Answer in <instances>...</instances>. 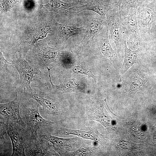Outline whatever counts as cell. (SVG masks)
Instances as JSON below:
<instances>
[{
	"label": "cell",
	"mask_w": 156,
	"mask_h": 156,
	"mask_svg": "<svg viewBox=\"0 0 156 156\" xmlns=\"http://www.w3.org/2000/svg\"><path fill=\"white\" fill-rule=\"evenodd\" d=\"M68 54V52L53 48L47 45L38 47L34 57L29 62L39 69L47 68L52 62L60 65Z\"/></svg>",
	"instance_id": "cell-1"
},
{
	"label": "cell",
	"mask_w": 156,
	"mask_h": 156,
	"mask_svg": "<svg viewBox=\"0 0 156 156\" xmlns=\"http://www.w3.org/2000/svg\"><path fill=\"white\" fill-rule=\"evenodd\" d=\"M39 104L34 107H28L23 105V109L27 122L26 133L28 143L37 140L38 130L57 122L49 121L42 117L38 111Z\"/></svg>",
	"instance_id": "cell-2"
},
{
	"label": "cell",
	"mask_w": 156,
	"mask_h": 156,
	"mask_svg": "<svg viewBox=\"0 0 156 156\" xmlns=\"http://www.w3.org/2000/svg\"><path fill=\"white\" fill-rule=\"evenodd\" d=\"M12 63L18 72L20 79V84L23 88L24 92L26 91V93L32 92L30 83L33 81L34 75L40 73V70L27 61L24 55H20L14 60Z\"/></svg>",
	"instance_id": "cell-3"
},
{
	"label": "cell",
	"mask_w": 156,
	"mask_h": 156,
	"mask_svg": "<svg viewBox=\"0 0 156 156\" xmlns=\"http://www.w3.org/2000/svg\"><path fill=\"white\" fill-rule=\"evenodd\" d=\"M105 20L109 31L111 39L115 44L117 52L121 51L125 40L121 28L122 18L118 7L116 5L106 14Z\"/></svg>",
	"instance_id": "cell-4"
},
{
	"label": "cell",
	"mask_w": 156,
	"mask_h": 156,
	"mask_svg": "<svg viewBox=\"0 0 156 156\" xmlns=\"http://www.w3.org/2000/svg\"><path fill=\"white\" fill-rule=\"evenodd\" d=\"M116 0H92L88 3L80 6L68 8L66 15L69 19L75 17L78 13L86 10L93 11L101 17L105 19L107 13L117 3Z\"/></svg>",
	"instance_id": "cell-5"
},
{
	"label": "cell",
	"mask_w": 156,
	"mask_h": 156,
	"mask_svg": "<svg viewBox=\"0 0 156 156\" xmlns=\"http://www.w3.org/2000/svg\"><path fill=\"white\" fill-rule=\"evenodd\" d=\"M19 125L7 123L6 132L10 138L12 145L11 156H26L25 150L28 143L25 130L20 128Z\"/></svg>",
	"instance_id": "cell-6"
},
{
	"label": "cell",
	"mask_w": 156,
	"mask_h": 156,
	"mask_svg": "<svg viewBox=\"0 0 156 156\" xmlns=\"http://www.w3.org/2000/svg\"><path fill=\"white\" fill-rule=\"evenodd\" d=\"M155 0L147 4L142 5L137 8L138 27L140 37L147 38L150 35L152 24L156 21V12L154 7Z\"/></svg>",
	"instance_id": "cell-7"
},
{
	"label": "cell",
	"mask_w": 156,
	"mask_h": 156,
	"mask_svg": "<svg viewBox=\"0 0 156 156\" xmlns=\"http://www.w3.org/2000/svg\"><path fill=\"white\" fill-rule=\"evenodd\" d=\"M108 30L105 21L101 30L92 42L95 47L96 53L99 56L104 59L112 61L116 57L117 55L109 43L108 37Z\"/></svg>",
	"instance_id": "cell-8"
},
{
	"label": "cell",
	"mask_w": 156,
	"mask_h": 156,
	"mask_svg": "<svg viewBox=\"0 0 156 156\" xmlns=\"http://www.w3.org/2000/svg\"><path fill=\"white\" fill-rule=\"evenodd\" d=\"M21 97L16 92V97L10 102L0 104V120L8 123H14L25 128L26 125L21 116L20 107Z\"/></svg>",
	"instance_id": "cell-9"
},
{
	"label": "cell",
	"mask_w": 156,
	"mask_h": 156,
	"mask_svg": "<svg viewBox=\"0 0 156 156\" xmlns=\"http://www.w3.org/2000/svg\"><path fill=\"white\" fill-rule=\"evenodd\" d=\"M137 8H131L128 15L122 19V23L126 31L127 40L131 47H138L140 40V36L137 21Z\"/></svg>",
	"instance_id": "cell-10"
},
{
	"label": "cell",
	"mask_w": 156,
	"mask_h": 156,
	"mask_svg": "<svg viewBox=\"0 0 156 156\" xmlns=\"http://www.w3.org/2000/svg\"><path fill=\"white\" fill-rule=\"evenodd\" d=\"M39 136L51 143L53 149L59 155H64L70 152H73L80 147L81 144L77 137L63 138L50 134H40Z\"/></svg>",
	"instance_id": "cell-11"
},
{
	"label": "cell",
	"mask_w": 156,
	"mask_h": 156,
	"mask_svg": "<svg viewBox=\"0 0 156 156\" xmlns=\"http://www.w3.org/2000/svg\"><path fill=\"white\" fill-rule=\"evenodd\" d=\"M25 94L32 98L42 107L43 110L50 116L59 115L62 111L61 107L58 102L52 97V94L41 91Z\"/></svg>",
	"instance_id": "cell-12"
},
{
	"label": "cell",
	"mask_w": 156,
	"mask_h": 156,
	"mask_svg": "<svg viewBox=\"0 0 156 156\" xmlns=\"http://www.w3.org/2000/svg\"><path fill=\"white\" fill-rule=\"evenodd\" d=\"M26 156H58L49 142L39 136L36 140L29 142L25 150Z\"/></svg>",
	"instance_id": "cell-13"
},
{
	"label": "cell",
	"mask_w": 156,
	"mask_h": 156,
	"mask_svg": "<svg viewBox=\"0 0 156 156\" xmlns=\"http://www.w3.org/2000/svg\"><path fill=\"white\" fill-rule=\"evenodd\" d=\"M86 115L89 120L97 121L105 127L109 126L111 124V120L103 105L95 97L92 98L87 107Z\"/></svg>",
	"instance_id": "cell-14"
},
{
	"label": "cell",
	"mask_w": 156,
	"mask_h": 156,
	"mask_svg": "<svg viewBox=\"0 0 156 156\" xmlns=\"http://www.w3.org/2000/svg\"><path fill=\"white\" fill-rule=\"evenodd\" d=\"M47 68L49 78V81L51 85V93L54 94H62L71 92H80L85 93L86 87L85 84L80 82L74 78H65L62 80L58 85H55L52 82L50 71L51 68Z\"/></svg>",
	"instance_id": "cell-15"
},
{
	"label": "cell",
	"mask_w": 156,
	"mask_h": 156,
	"mask_svg": "<svg viewBox=\"0 0 156 156\" xmlns=\"http://www.w3.org/2000/svg\"><path fill=\"white\" fill-rule=\"evenodd\" d=\"M105 19L100 16L91 19L85 25L86 30L81 42V48H83L91 43L101 30Z\"/></svg>",
	"instance_id": "cell-16"
},
{
	"label": "cell",
	"mask_w": 156,
	"mask_h": 156,
	"mask_svg": "<svg viewBox=\"0 0 156 156\" xmlns=\"http://www.w3.org/2000/svg\"><path fill=\"white\" fill-rule=\"evenodd\" d=\"M57 132L61 135H73L98 142H101L103 141L102 135L94 128L88 127L77 130L61 128L57 130Z\"/></svg>",
	"instance_id": "cell-17"
},
{
	"label": "cell",
	"mask_w": 156,
	"mask_h": 156,
	"mask_svg": "<svg viewBox=\"0 0 156 156\" xmlns=\"http://www.w3.org/2000/svg\"><path fill=\"white\" fill-rule=\"evenodd\" d=\"M59 39L61 42L65 43L70 37L76 35L84 34L86 30L85 25L78 27L74 25L61 24L55 21Z\"/></svg>",
	"instance_id": "cell-18"
},
{
	"label": "cell",
	"mask_w": 156,
	"mask_h": 156,
	"mask_svg": "<svg viewBox=\"0 0 156 156\" xmlns=\"http://www.w3.org/2000/svg\"><path fill=\"white\" fill-rule=\"evenodd\" d=\"M40 5L45 10L55 12L63 15H66L68 8L75 6L73 3H65L60 0H50L47 4Z\"/></svg>",
	"instance_id": "cell-19"
},
{
	"label": "cell",
	"mask_w": 156,
	"mask_h": 156,
	"mask_svg": "<svg viewBox=\"0 0 156 156\" xmlns=\"http://www.w3.org/2000/svg\"><path fill=\"white\" fill-rule=\"evenodd\" d=\"M124 58L122 67L123 73L125 72L133 65L137 62V59L140 51L139 48L135 51L128 48L126 44V40L124 41Z\"/></svg>",
	"instance_id": "cell-20"
},
{
	"label": "cell",
	"mask_w": 156,
	"mask_h": 156,
	"mask_svg": "<svg viewBox=\"0 0 156 156\" xmlns=\"http://www.w3.org/2000/svg\"><path fill=\"white\" fill-rule=\"evenodd\" d=\"M51 24L50 23H47L40 26L34 34L31 40L28 43L26 52L30 48L33 47L38 40L45 38L48 33H51Z\"/></svg>",
	"instance_id": "cell-21"
},
{
	"label": "cell",
	"mask_w": 156,
	"mask_h": 156,
	"mask_svg": "<svg viewBox=\"0 0 156 156\" xmlns=\"http://www.w3.org/2000/svg\"><path fill=\"white\" fill-rule=\"evenodd\" d=\"M71 68L75 73L87 75L89 78H92L94 80L95 83H96V77L93 74L90 67L83 65H73Z\"/></svg>",
	"instance_id": "cell-22"
},
{
	"label": "cell",
	"mask_w": 156,
	"mask_h": 156,
	"mask_svg": "<svg viewBox=\"0 0 156 156\" xmlns=\"http://www.w3.org/2000/svg\"><path fill=\"white\" fill-rule=\"evenodd\" d=\"M146 0H122L121 5V13L129 12L131 8H137Z\"/></svg>",
	"instance_id": "cell-23"
},
{
	"label": "cell",
	"mask_w": 156,
	"mask_h": 156,
	"mask_svg": "<svg viewBox=\"0 0 156 156\" xmlns=\"http://www.w3.org/2000/svg\"><path fill=\"white\" fill-rule=\"evenodd\" d=\"M96 150L94 147H80L69 154L71 156H91L94 155Z\"/></svg>",
	"instance_id": "cell-24"
},
{
	"label": "cell",
	"mask_w": 156,
	"mask_h": 156,
	"mask_svg": "<svg viewBox=\"0 0 156 156\" xmlns=\"http://www.w3.org/2000/svg\"><path fill=\"white\" fill-rule=\"evenodd\" d=\"M0 61L1 74L3 73H8V67L9 65L12 64V63L9 62L5 59L1 51H0Z\"/></svg>",
	"instance_id": "cell-25"
},
{
	"label": "cell",
	"mask_w": 156,
	"mask_h": 156,
	"mask_svg": "<svg viewBox=\"0 0 156 156\" xmlns=\"http://www.w3.org/2000/svg\"><path fill=\"white\" fill-rule=\"evenodd\" d=\"M117 3L116 4V5L118 7L119 11L120 12V14L121 15V3L122 1V0H118Z\"/></svg>",
	"instance_id": "cell-26"
},
{
	"label": "cell",
	"mask_w": 156,
	"mask_h": 156,
	"mask_svg": "<svg viewBox=\"0 0 156 156\" xmlns=\"http://www.w3.org/2000/svg\"><path fill=\"white\" fill-rule=\"evenodd\" d=\"M155 28H156V25H155Z\"/></svg>",
	"instance_id": "cell-27"
},
{
	"label": "cell",
	"mask_w": 156,
	"mask_h": 156,
	"mask_svg": "<svg viewBox=\"0 0 156 156\" xmlns=\"http://www.w3.org/2000/svg\"></svg>",
	"instance_id": "cell-28"
}]
</instances>
